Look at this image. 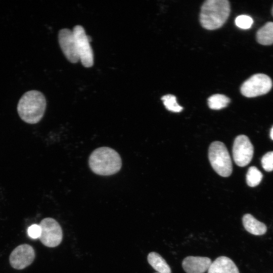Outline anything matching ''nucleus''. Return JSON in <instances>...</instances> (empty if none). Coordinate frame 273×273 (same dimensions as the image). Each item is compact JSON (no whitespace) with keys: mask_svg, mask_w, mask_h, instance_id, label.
<instances>
[{"mask_svg":"<svg viewBox=\"0 0 273 273\" xmlns=\"http://www.w3.org/2000/svg\"><path fill=\"white\" fill-rule=\"evenodd\" d=\"M272 14L273 15V7H272Z\"/></svg>","mask_w":273,"mask_h":273,"instance_id":"5701e85b","label":"nucleus"},{"mask_svg":"<svg viewBox=\"0 0 273 273\" xmlns=\"http://www.w3.org/2000/svg\"><path fill=\"white\" fill-rule=\"evenodd\" d=\"M59 43L64 56L71 63L79 60L76 42L72 30L68 28L61 29L58 33Z\"/></svg>","mask_w":273,"mask_h":273,"instance_id":"9d476101","label":"nucleus"},{"mask_svg":"<svg viewBox=\"0 0 273 273\" xmlns=\"http://www.w3.org/2000/svg\"><path fill=\"white\" fill-rule=\"evenodd\" d=\"M253 153V146L247 136L242 134L236 138L233 147V157L237 165L244 167L248 165Z\"/></svg>","mask_w":273,"mask_h":273,"instance_id":"6e6552de","label":"nucleus"},{"mask_svg":"<svg viewBox=\"0 0 273 273\" xmlns=\"http://www.w3.org/2000/svg\"><path fill=\"white\" fill-rule=\"evenodd\" d=\"M272 86V80L266 74H255L245 81L240 91L245 97L253 98L267 94Z\"/></svg>","mask_w":273,"mask_h":273,"instance_id":"39448f33","label":"nucleus"},{"mask_svg":"<svg viewBox=\"0 0 273 273\" xmlns=\"http://www.w3.org/2000/svg\"><path fill=\"white\" fill-rule=\"evenodd\" d=\"M88 164L91 170L96 174L109 176L117 173L122 167L119 154L113 149L102 147L90 154Z\"/></svg>","mask_w":273,"mask_h":273,"instance_id":"f257e3e1","label":"nucleus"},{"mask_svg":"<svg viewBox=\"0 0 273 273\" xmlns=\"http://www.w3.org/2000/svg\"><path fill=\"white\" fill-rule=\"evenodd\" d=\"M211 263L208 257L190 256L183 260L182 266L187 273H204Z\"/></svg>","mask_w":273,"mask_h":273,"instance_id":"9b49d317","label":"nucleus"},{"mask_svg":"<svg viewBox=\"0 0 273 273\" xmlns=\"http://www.w3.org/2000/svg\"><path fill=\"white\" fill-rule=\"evenodd\" d=\"M208 273H239V270L231 259L222 256L211 263Z\"/></svg>","mask_w":273,"mask_h":273,"instance_id":"f8f14e48","label":"nucleus"},{"mask_svg":"<svg viewBox=\"0 0 273 273\" xmlns=\"http://www.w3.org/2000/svg\"><path fill=\"white\" fill-rule=\"evenodd\" d=\"M230 102V99L228 97L221 94H215L208 99V106L213 110H220L225 108Z\"/></svg>","mask_w":273,"mask_h":273,"instance_id":"dca6fc26","label":"nucleus"},{"mask_svg":"<svg viewBox=\"0 0 273 273\" xmlns=\"http://www.w3.org/2000/svg\"><path fill=\"white\" fill-rule=\"evenodd\" d=\"M270 139L273 140V126L272 127H271V129H270Z\"/></svg>","mask_w":273,"mask_h":273,"instance_id":"4be33fe9","label":"nucleus"},{"mask_svg":"<svg viewBox=\"0 0 273 273\" xmlns=\"http://www.w3.org/2000/svg\"><path fill=\"white\" fill-rule=\"evenodd\" d=\"M28 236L33 239H39L41 234V229L39 224H33L27 229Z\"/></svg>","mask_w":273,"mask_h":273,"instance_id":"412c9836","label":"nucleus"},{"mask_svg":"<svg viewBox=\"0 0 273 273\" xmlns=\"http://www.w3.org/2000/svg\"><path fill=\"white\" fill-rule=\"evenodd\" d=\"M147 260L151 266L158 273H171L170 266L158 253L150 252L147 256Z\"/></svg>","mask_w":273,"mask_h":273,"instance_id":"4468645a","label":"nucleus"},{"mask_svg":"<svg viewBox=\"0 0 273 273\" xmlns=\"http://www.w3.org/2000/svg\"><path fill=\"white\" fill-rule=\"evenodd\" d=\"M72 31L79 60L85 67H92L94 64V54L89 43L91 37L86 34L84 28L79 25L75 26Z\"/></svg>","mask_w":273,"mask_h":273,"instance_id":"423d86ee","label":"nucleus"},{"mask_svg":"<svg viewBox=\"0 0 273 273\" xmlns=\"http://www.w3.org/2000/svg\"><path fill=\"white\" fill-rule=\"evenodd\" d=\"M47 102L41 92L29 90L24 93L17 105V112L20 118L29 124H36L42 118Z\"/></svg>","mask_w":273,"mask_h":273,"instance_id":"f03ea898","label":"nucleus"},{"mask_svg":"<svg viewBox=\"0 0 273 273\" xmlns=\"http://www.w3.org/2000/svg\"><path fill=\"white\" fill-rule=\"evenodd\" d=\"M39 225L41 229L39 239L43 245L52 248L60 245L63 232L58 221L53 218L46 217L40 221Z\"/></svg>","mask_w":273,"mask_h":273,"instance_id":"0eeeda50","label":"nucleus"},{"mask_svg":"<svg viewBox=\"0 0 273 273\" xmlns=\"http://www.w3.org/2000/svg\"><path fill=\"white\" fill-rule=\"evenodd\" d=\"M156 273H158V272H156Z\"/></svg>","mask_w":273,"mask_h":273,"instance_id":"b1692460","label":"nucleus"},{"mask_svg":"<svg viewBox=\"0 0 273 273\" xmlns=\"http://www.w3.org/2000/svg\"><path fill=\"white\" fill-rule=\"evenodd\" d=\"M230 4L227 0H207L202 5L200 13V22L207 30L221 27L230 13Z\"/></svg>","mask_w":273,"mask_h":273,"instance_id":"7ed1b4c3","label":"nucleus"},{"mask_svg":"<svg viewBox=\"0 0 273 273\" xmlns=\"http://www.w3.org/2000/svg\"><path fill=\"white\" fill-rule=\"evenodd\" d=\"M261 165L267 171L273 170V151L268 152L263 155L261 159Z\"/></svg>","mask_w":273,"mask_h":273,"instance_id":"aec40b11","label":"nucleus"},{"mask_svg":"<svg viewBox=\"0 0 273 273\" xmlns=\"http://www.w3.org/2000/svg\"><path fill=\"white\" fill-rule=\"evenodd\" d=\"M161 100L168 110L173 112H180L183 110V107L178 104L174 95L168 94L163 96Z\"/></svg>","mask_w":273,"mask_h":273,"instance_id":"a211bd4d","label":"nucleus"},{"mask_svg":"<svg viewBox=\"0 0 273 273\" xmlns=\"http://www.w3.org/2000/svg\"><path fill=\"white\" fill-rule=\"evenodd\" d=\"M35 257L33 248L27 244L17 246L11 253L9 261L11 266L17 270L23 269L30 265Z\"/></svg>","mask_w":273,"mask_h":273,"instance_id":"1a4fd4ad","label":"nucleus"},{"mask_svg":"<svg viewBox=\"0 0 273 273\" xmlns=\"http://www.w3.org/2000/svg\"><path fill=\"white\" fill-rule=\"evenodd\" d=\"M242 222L246 231L252 235L261 236L265 234L267 231L266 225L250 214L244 215Z\"/></svg>","mask_w":273,"mask_h":273,"instance_id":"ddd939ff","label":"nucleus"},{"mask_svg":"<svg viewBox=\"0 0 273 273\" xmlns=\"http://www.w3.org/2000/svg\"><path fill=\"white\" fill-rule=\"evenodd\" d=\"M256 39L262 45L273 44V22H268L261 27L256 33Z\"/></svg>","mask_w":273,"mask_h":273,"instance_id":"2eb2a0df","label":"nucleus"},{"mask_svg":"<svg viewBox=\"0 0 273 273\" xmlns=\"http://www.w3.org/2000/svg\"><path fill=\"white\" fill-rule=\"evenodd\" d=\"M253 23L252 18L248 15H242L235 19V24L239 28L244 29L250 28Z\"/></svg>","mask_w":273,"mask_h":273,"instance_id":"6ab92c4d","label":"nucleus"},{"mask_svg":"<svg viewBox=\"0 0 273 273\" xmlns=\"http://www.w3.org/2000/svg\"><path fill=\"white\" fill-rule=\"evenodd\" d=\"M208 158L212 168L219 175L228 177L232 174L233 166L231 158L223 143L215 141L210 144Z\"/></svg>","mask_w":273,"mask_h":273,"instance_id":"20e7f679","label":"nucleus"},{"mask_svg":"<svg viewBox=\"0 0 273 273\" xmlns=\"http://www.w3.org/2000/svg\"><path fill=\"white\" fill-rule=\"evenodd\" d=\"M262 177V173L257 167L251 166L246 174L247 184L250 187H254L260 184Z\"/></svg>","mask_w":273,"mask_h":273,"instance_id":"f3484780","label":"nucleus"}]
</instances>
